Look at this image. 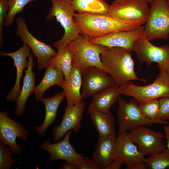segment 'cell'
<instances>
[{"mask_svg": "<svg viewBox=\"0 0 169 169\" xmlns=\"http://www.w3.org/2000/svg\"><path fill=\"white\" fill-rule=\"evenodd\" d=\"M130 130L128 133L131 140L145 156L160 152L166 148L164 133L154 131L145 126Z\"/></svg>", "mask_w": 169, "mask_h": 169, "instance_id": "cell-12", "label": "cell"}, {"mask_svg": "<svg viewBox=\"0 0 169 169\" xmlns=\"http://www.w3.org/2000/svg\"><path fill=\"white\" fill-rule=\"evenodd\" d=\"M86 105V102L82 100L76 105L65 107L61 124L55 126L53 128V140L54 141H60L69 130H73L75 133L79 131L80 122Z\"/></svg>", "mask_w": 169, "mask_h": 169, "instance_id": "cell-16", "label": "cell"}, {"mask_svg": "<svg viewBox=\"0 0 169 169\" xmlns=\"http://www.w3.org/2000/svg\"><path fill=\"white\" fill-rule=\"evenodd\" d=\"M168 168L169 169V167H168Z\"/></svg>", "mask_w": 169, "mask_h": 169, "instance_id": "cell-41", "label": "cell"}, {"mask_svg": "<svg viewBox=\"0 0 169 169\" xmlns=\"http://www.w3.org/2000/svg\"><path fill=\"white\" fill-rule=\"evenodd\" d=\"M115 136L99 137L92 159L100 167L105 169L114 158Z\"/></svg>", "mask_w": 169, "mask_h": 169, "instance_id": "cell-21", "label": "cell"}, {"mask_svg": "<svg viewBox=\"0 0 169 169\" xmlns=\"http://www.w3.org/2000/svg\"><path fill=\"white\" fill-rule=\"evenodd\" d=\"M28 65L27 69H24L25 74L23 78L22 87L19 95L16 101V105L14 108V115L17 116L21 115L23 113L25 104L29 95L34 92L35 72L32 71L34 64L32 53L28 58Z\"/></svg>", "mask_w": 169, "mask_h": 169, "instance_id": "cell-20", "label": "cell"}, {"mask_svg": "<svg viewBox=\"0 0 169 169\" xmlns=\"http://www.w3.org/2000/svg\"><path fill=\"white\" fill-rule=\"evenodd\" d=\"M150 11L145 0H125L110 5L108 13L125 23L141 26L146 24Z\"/></svg>", "mask_w": 169, "mask_h": 169, "instance_id": "cell-8", "label": "cell"}, {"mask_svg": "<svg viewBox=\"0 0 169 169\" xmlns=\"http://www.w3.org/2000/svg\"><path fill=\"white\" fill-rule=\"evenodd\" d=\"M77 169H100L92 158L84 157L82 160L77 164Z\"/></svg>", "mask_w": 169, "mask_h": 169, "instance_id": "cell-34", "label": "cell"}, {"mask_svg": "<svg viewBox=\"0 0 169 169\" xmlns=\"http://www.w3.org/2000/svg\"><path fill=\"white\" fill-rule=\"evenodd\" d=\"M30 49L26 44H23L17 50L10 53L1 51V56H7L11 57L14 61L13 65L16 69V78L15 83L11 91L6 96L8 101H16L21 91L20 82L23 77V70L27 68L28 61L27 58L31 55Z\"/></svg>", "mask_w": 169, "mask_h": 169, "instance_id": "cell-18", "label": "cell"}, {"mask_svg": "<svg viewBox=\"0 0 169 169\" xmlns=\"http://www.w3.org/2000/svg\"><path fill=\"white\" fill-rule=\"evenodd\" d=\"M114 156V158H121L126 166L125 169H147L145 156L131 141L128 132L126 131L119 133L116 137Z\"/></svg>", "mask_w": 169, "mask_h": 169, "instance_id": "cell-10", "label": "cell"}, {"mask_svg": "<svg viewBox=\"0 0 169 169\" xmlns=\"http://www.w3.org/2000/svg\"><path fill=\"white\" fill-rule=\"evenodd\" d=\"M120 94L121 88L116 84L93 97L90 104L101 112L108 113L110 112L111 107L118 100Z\"/></svg>", "mask_w": 169, "mask_h": 169, "instance_id": "cell-24", "label": "cell"}, {"mask_svg": "<svg viewBox=\"0 0 169 169\" xmlns=\"http://www.w3.org/2000/svg\"><path fill=\"white\" fill-rule=\"evenodd\" d=\"M13 152L9 146L0 144V169H9L16 161Z\"/></svg>", "mask_w": 169, "mask_h": 169, "instance_id": "cell-31", "label": "cell"}, {"mask_svg": "<svg viewBox=\"0 0 169 169\" xmlns=\"http://www.w3.org/2000/svg\"><path fill=\"white\" fill-rule=\"evenodd\" d=\"M83 71L73 64L70 75L58 85L64 92L67 101V106L76 105L82 100L80 90L82 85Z\"/></svg>", "mask_w": 169, "mask_h": 169, "instance_id": "cell-19", "label": "cell"}, {"mask_svg": "<svg viewBox=\"0 0 169 169\" xmlns=\"http://www.w3.org/2000/svg\"><path fill=\"white\" fill-rule=\"evenodd\" d=\"M72 67V54L68 45L58 50L56 54L50 59L47 68H52L60 69L64 74V79L66 80L70 75Z\"/></svg>", "mask_w": 169, "mask_h": 169, "instance_id": "cell-25", "label": "cell"}, {"mask_svg": "<svg viewBox=\"0 0 169 169\" xmlns=\"http://www.w3.org/2000/svg\"><path fill=\"white\" fill-rule=\"evenodd\" d=\"M74 19L80 33L89 39L116 32L134 30L141 26L125 23L109 13H77L75 14Z\"/></svg>", "mask_w": 169, "mask_h": 169, "instance_id": "cell-2", "label": "cell"}, {"mask_svg": "<svg viewBox=\"0 0 169 169\" xmlns=\"http://www.w3.org/2000/svg\"><path fill=\"white\" fill-rule=\"evenodd\" d=\"M37 0H8L9 9L6 16L4 26L8 27L11 25L15 16L23 11L25 6L30 3Z\"/></svg>", "mask_w": 169, "mask_h": 169, "instance_id": "cell-29", "label": "cell"}, {"mask_svg": "<svg viewBox=\"0 0 169 169\" xmlns=\"http://www.w3.org/2000/svg\"><path fill=\"white\" fill-rule=\"evenodd\" d=\"M160 110L157 119L166 120L169 118V97H162L159 100Z\"/></svg>", "mask_w": 169, "mask_h": 169, "instance_id": "cell-33", "label": "cell"}, {"mask_svg": "<svg viewBox=\"0 0 169 169\" xmlns=\"http://www.w3.org/2000/svg\"><path fill=\"white\" fill-rule=\"evenodd\" d=\"M68 45L72 54L73 64L82 71L90 66L103 70L100 55L104 47L91 43L82 33L77 38L70 42Z\"/></svg>", "mask_w": 169, "mask_h": 169, "instance_id": "cell-4", "label": "cell"}, {"mask_svg": "<svg viewBox=\"0 0 169 169\" xmlns=\"http://www.w3.org/2000/svg\"><path fill=\"white\" fill-rule=\"evenodd\" d=\"M138 107L141 112L145 118L157 119L160 110V103L157 99H153L139 103Z\"/></svg>", "mask_w": 169, "mask_h": 169, "instance_id": "cell-30", "label": "cell"}, {"mask_svg": "<svg viewBox=\"0 0 169 169\" xmlns=\"http://www.w3.org/2000/svg\"><path fill=\"white\" fill-rule=\"evenodd\" d=\"M59 169H77V164L71 161H66L59 167Z\"/></svg>", "mask_w": 169, "mask_h": 169, "instance_id": "cell-36", "label": "cell"}, {"mask_svg": "<svg viewBox=\"0 0 169 169\" xmlns=\"http://www.w3.org/2000/svg\"><path fill=\"white\" fill-rule=\"evenodd\" d=\"M9 9L8 0H0V46L3 44V28Z\"/></svg>", "mask_w": 169, "mask_h": 169, "instance_id": "cell-32", "label": "cell"}, {"mask_svg": "<svg viewBox=\"0 0 169 169\" xmlns=\"http://www.w3.org/2000/svg\"><path fill=\"white\" fill-rule=\"evenodd\" d=\"M117 110L119 133L140 126H151L155 124L169 125L167 120L149 119L144 117L138 107L139 103L135 98L128 102L119 96Z\"/></svg>", "mask_w": 169, "mask_h": 169, "instance_id": "cell-6", "label": "cell"}, {"mask_svg": "<svg viewBox=\"0 0 169 169\" xmlns=\"http://www.w3.org/2000/svg\"><path fill=\"white\" fill-rule=\"evenodd\" d=\"M153 82L145 86H138L130 81L120 87L121 94L132 97L139 103L162 97H169V79L165 71L159 70Z\"/></svg>", "mask_w": 169, "mask_h": 169, "instance_id": "cell-5", "label": "cell"}, {"mask_svg": "<svg viewBox=\"0 0 169 169\" xmlns=\"http://www.w3.org/2000/svg\"><path fill=\"white\" fill-rule=\"evenodd\" d=\"M123 163L122 161L120 158L116 157L114 158L105 169H120Z\"/></svg>", "mask_w": 169, "mask_h": 169, "instance_id": "cell-35", "label": "cell"}, {"mask_svg": "<svg viewBox=\"0 0 169 169\" xmlns=\"http://www.w3.org/2000/svg\"><path fill=\"white\" fill-rule=\"evenodd\" d=\"M52 6L45 17L49 20L55 17L64 30L62 37L55 42L53 46L58 50L77 38L81 34L74 21L75 13L71 0H49Z\"/></svg>", "mask_w": 169, "mask_h": 169, "instance_id": "cell-3", "label": "cell"}, {"mask_svg": "<svg viewBox=\"0 0 169 169\" xmlns=\"http://www.w3.org/2000/svg\"><path fill=\"white\" fill-rule=\"evenodd\" d=\"M144 27L141 26L135 30L115 32L89 40L103 47H120L134 51L135 43L144 35Z\"/></svg>", "mask_w": 169, "mask_h": 169, "instance_id": "cell-15", "label": "cell"}, {"mask_svg": "<svg viewBox=\"0 0 169 169\" xmlns=\"http://www.w3.org/2000/svg\"></svg>", "mask_w": 169, "mask_h": 169, "instance_id": "cell-43", "label": "cell"}, {"mask_svg": "<svg viewBox=\"0 0 169 169\" xmlns=\"http://www.w3.org/2000/svg\"><path fill=\"white\" fill-rule=\"evenodd\" d=\"M65 97V94L63 91L51 97H43L41 99L40 101L45 106V114L42 124L35 128V131L38 135L44 136L48 127L54 122L56 118L58 108Z\"/></svg>", "mask_w": 169, "mask_h": 169, "instance_id": "cell-23", "label": "cell"}, {"mask_svg": "<svg viewBox=\"0 0 169 169\" xmlns=\"http://www.w3.org/2000/svg\"><path fill=\"white\" fill-rule=\"evenodd\" d=\"M75 12L93 14L108 13L110 5L105 0H71Z\"/></svg>", "mask_w": 169, "mask_h": 169, "instance_id": "cell-27", "label": "cell"}, {"mask_svg": "<svg viewBox=\"0 0 169 169\" xmlns=\"http://www.w3.org/2000/svg\"><path fill=\"white\" fill-rule=\"evenodd\" d=\"M16 34L23 43L27 45L37 59L38 68H46L50 59L57 52L49 45L38 40L28 30L24 18L21 16L16 19Z\"/></svg>", "mask_w": 169, "mask_h": 169, "instance_id": "cell-9", "label": "cell"}, {"mask_svg": "<svg viewBox=\"0 0 169 169\" xmlns=\"http://www.w3.org/2000/svg\"><path fill=\"white\" fill-rule=\"evenodd\" d=\"M144 27V35L150 41L169 37V7L166 0H154Z\"/></svg>", "mask_w": 169, "mask_h": 169, "instance_id": "cell-7", "label": "cell"}, {"mask_svg": "<svg viewBox=\"0 0 169 169\" xmlns=\"http://www.w3.org/2000/svg\"><path fill=\"white\" fill-rule=\"evenodd\" d=\"M145 163L147 169H165L169 167V149L149 155L146 158Z\"/></svg>", "mask_w": 169, "mask_h": 169, "instance_id": "cell-28", "label": "cell"}, {"mask_svg": "<svg viewBox=\"0 0 169 169\" xmlns=\"http://www.w3.org/2000/svg\"><path fill=\"white\" fill-rule=\"evenodd\" d=\"M166 2L167 5L169 7V0H166Z\"/></svg>", "mask_w": 169, "mask_h": 169, "instance_id": "cell-40", "label": "cell"}, {"mask_svg": "<svg viewBox=\"0 0 169 169\" xmlns=\"http://www.w3.org/2000/svg\"><path fill=\"white\" fill-rule=\"evenodd\" d=\"M131 52L120 47H104L100 54L103 69L120 87L132 80L146 81L145 79L139 78L135 73Z\"/></svg>", "mask_w": 169, "mask_h": 169, "instance_id": "cell-1", "label": "cell"}, {"mask_svg": "<svg viewBox=\"0 0 169 169\" xmlns=\"http://www.w3.org/2000/svg\"><path fill=\"white\" fill-rule=\"evenodd\" d=\"M164 137L166 141V146L169 149V125H165L163 126Z\"/></svg>", "mask_w": 169, "mask_h": 169, "instance_id": "cell-37", "label": "cell"}, {"mask_svg": "<svg viewBox=\"0 0 169 169\" xmlns=\"http://www.w3.org/2000/svg\"><path fill=\"white\" fill-rule=\"evenodd\" d=\"M134 51L140 63H146L147 67L156 62L159 70L164 71L169 66V46L154 45L144 35L135 42Z\"/></svg>", "mask_w": 169, "mask_h": 169, "instance_id": "cell-11", "label": "cell"}, {"mask_svg": "<svg viewBox=\"0 0 169 169\" xmlns=\"http://www.w3.org/2000/svg\"><path fill=\"white\" fill-rule=\"evenodd\" d=\"M168 120H169V118Z\"/></svg>", "mask_w": 169, "mask_h": 169, "instance_id": "cell-42", "label": "cell"}, {"mask_svg": "<svg viewBox=\"0 0 169 169\" xmlns=\"http://www.w3.org/2000/svg\"><path fill=\"white\" fill-rule=\"evenodd\" d=\"M88 113L99 137L115 135V120L110 112H101L90 104L88 109Z\"/></svg>", "mask_w": 169, "mask_h": 169, "instance_id": "cell-22", "label": "cell"}, {"mask_svg": "<svg viewBox=\"0 0 169 169\" xmlns=\"http://www.w3.org/2000/svg\"><path fill=\"white\" fill-rule=\"evenodd\" d=\"M165 71L169 79V66H168L165 70Z\"/></svg>", "mask_w": 169, "mask_h": 169, "instance_id": "cell-39", "label": "cell"}, {"mask_svg": "<svg viewBox=\"0 0 169 169\" xmlns=\"http://www.w3.org/2000/svg\"><path fill=\"white\" fill-rule=\"evenodd\" d=\"M72 131H68L63 139L59 142L52 144L49 140H47L41 144V148L48 152L50 155L49 161L61 159L78 164L82 160L83 155L77 153L70 142V136Z\"/></svg>", "mask_w": 169, "mask_h": 169, "instance_id": "cell-17", "label": "cell"}, {"mask_svg": "<svg viewBox=\"0 0 169 169\" xmlns=\"http://www.w3.org/2000/svg\"><path fill=\"white\" fill-rule=\"evenodd\" d=\"M125 0H115L112 1V4H117L122 2ZM148 3L151 5L153 3L154 0H145Z\"/></svg>", "mask_w": 169, "mask_h": 169, "instance_id": "cell-38", "label": "cell"}, {"mask_svg": "<svg viewBox=\"0 0 169 169\" xmlns=\"http://www.w3.org/2000/svg\"><path fill=\"white\" fill-rule=\"evenodd\" d=\"M7 111L0 112V144L9 146L14 153L20 156L22 152L21 146L17 144L16 139L25 140L28 131L24 126L9 116Z\"/></svg>", "mask_w": 169, "mask_h": 169, "instance_id": "cell-13", "label": "cell"}, {"mask_svg": "<svg viewBox=\"0 0 169 169\" xmlns=\"http://www.w3.org/2000/svg\"><path fill=\"white\" fill-rule=\"evenodd\" d=\"M40 83L36 87L34 92L36 100L39 101L43 97L45 91L49 88L57 84L58 85L64 80V74L58 68H47Z\"/></svg>", "mask_w": 169, "mask_h": 169, "instance_id": "cell-26", "label": "cell"}, {"mask_svg": "<svg viewBox=\"0 0 169 169\" xmlns=\"http://www.w3.org/2000/svg\"><path fill=\"white\" fill-rule=\"evenodd\" d=\"M82 99L93 97L107 89L116 85L112 77L99 68L89 67L83 71Z\"/></svg>", "mask_w": 169, "mask_h": 169, "instance_id": "cell-14", "label": "cell"}]
</instances>
